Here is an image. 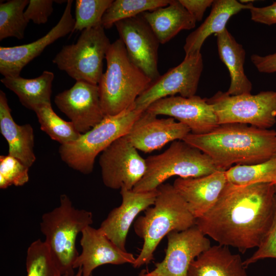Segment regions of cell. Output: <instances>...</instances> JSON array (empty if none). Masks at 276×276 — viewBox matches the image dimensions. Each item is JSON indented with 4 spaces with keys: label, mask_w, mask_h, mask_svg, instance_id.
<instances>
[{
    "label": "cell",
    "mask_w": 276,
    "mask_h": 276,
    "mask_svg": "<svg viewBox=\"0 0 276 276\" xmlns=\"http://www.w3.org/2000/svg\"><path fill=\"white\" fill-rule=\"evenodd\" d=\"M54 102L81 134L89 131L104 118L98 85L77 81L70 89L58 94Z\"/></svg>",
    "instance_id": "obj_14"
},
{
    "label": "cell",
    "mask_w": 276,
    "mask_h": 276,
    "mask_svg": "<svg viewBox=\"0 0 276 276\" xmlns=\"http://www.w3.org/2000/svg\"><path fill=\"white\" fill-rule=\"evenodd\" d=\"M171 0H116L105 12L102 26L109 29L121 20L138 16L147 11L167 6Z\"/></svg>",
    "instance_id": "obj_29"
},
{
    "label": "cell",
    "mask_w": 276,
    "mask_h": 276,
    "mask_svg": "<svg viewBox=\"0 0 276 276\" xmlns=\"http://www.w3.org/2000/svg\"><path fill=\"white\" fill-rule=\"evenodd\" d=\"M52 0H30L25 16L30 21L40 25L46 23L53 11Z\"/></svg>",
    "instance_id": "obj_35"
},
{
    "label": "cell",
    "mask_w": 276,
    "mask_h": 276,
    "mask_svg": "<svg viewBox=\"0 0 276 276\" xmlns=\"http://www.w3.org/2000/svg\"><path fill=\"white\" fill-rule=\"evenodd\" d=\"M103 183L112 189L132 190L146 171V163L137 150L123 136L102 153L99 160Z\"/></svg>",
    "instance_id": "obj_11"
},
{
    "label": "cell",
    "mask_w": 276,
    "mask_h": 276,
    "mask_svg": "<svg viewBox=\"0 0 276 276\" xmlns=\"http://www.w3.org/2000/svg\"><path fill=\"white\" fill-rule=\"evenodd\" d=\"M0 130L9 145L8 154L30 168L36 160L34 135L30 124L18 125L13 120L5 93L0 91Z\"/></svg>",
    "instance_id": "obj_21"
},
{
    "label": "cell",
    "mask_w": 276,
    "mask_h": 276,
    "mask_svg": "<svg viewBox=\"0 0 276 276\" xmlns=\"http://www.w3.org/2000/svg\"><path fill=\"white\" fill-rule=\"evenodd\" d=\"M144 111L133 104L117 114L105 116L77 141L61 145L59 152L61 159L76 171L91 173L97 155L114 141L126 135Z\"/></svg>",
    "instance_id": "obj_6"
},
{
    "label": "cell",
    "mask_w": 276,
    "mask_h": 276,
    "mask_svg": "<svg viewBox=\"0 0 276 276\" xmlns=\"http://www.w3.org/2000/svg\"><path fill=\"white\" fill-rule=\"evenodd\" d=\"M167 247L164 260L143 276H187L191 263L211 246L210 240L195 225L167 236Z\"/></svg>",
    "instance_id": "obj_12"
},
{
    "label": "cell",
    "mask_w": 276,
    "mask_h": 276,
    "mask_svg": "<svg viewBox=\"0 0 276 276\" xmlns=\"http://www.w3.org/2000/svg\"><path fill=\"white\" fill-rule=\"evenodd\" d=\"M112 0H77L73 32L102 25V19Z\"/></svg>",
    "instance_id": "obj_32"
},
{
    "label": "cell",
    "mask_w": 276,
    "mask_h": 276,
    "mask_svg": "<svg viewBox=\"0 0 276 276\" xmlns=\"http://www.w3.org/2000/svg\"><path fill=\"white\" fill-rule=\"evenodd\" d=\"M274 185L275 191V192H276V183H274Z\"/></svg>",
    "instance_id": "obj_41"
},
{
    "label": "cell",
    "mask_w": 276,
    "mask_h": 276,
    "mask_svg": "<svg viewBox=\"0 0 276 276\" xmlns=\"http://www.w3.org/2000/svg\"><path fill=\"white\" fill-rule=\"evenodd\" d=\"M203 68L200 52L185 55L179 65L151 82L136 99L135 108L145 111L157 100L177 94L185 98L195 96Z\"/></svg>",
    "instance_id": "obj_10"
},
{
    "label": "cell",
    "mask_w": 276,
    "mask_h": 276,
    "mask_svg": "<svg viewBox=\"0 0 276 276\" xmlns=\"http://www.w3.org/2000/svg\"><path fill=\"white\" fill-rule=\"evenodd\" d=\"M196 21H201L206 9L211 6L213 0H179Z\"/></svg>",
    "instance_id": "obj_37"
},
{
    "label": "cell",
    "mask_w": 276,
    "mask_h": 276,
    "mask_svg": "<svg viewBox=\"0 0 276 276\" xmlns=\"http://www.w3.org/2000/svg\"><path fill=\"white\" fill-rule=\"evenodd\" d=\"M121 205L112 209L99 227L117 246L126 251L128 231L138 214L153 205L158 194L157 189L143 192L121 188Z\"/></svg>",
    "instance_id": "obj_18"
},
{
    "label": "cell",
    "mask_w": 276,
    "mask_h": 276,
    "mask_svg": "<svg viewBox=\"0 0 276 276\" xmlns=\"http://www.w3.org/2000/svg\"><path fill=\"white\" fill-rule=\"evenodd\" d=\"M82 252L74 264V268L81 267L82 276H91L93 271L104 264L132 265L133 255L117 246L99 228L89 226L81 233Z\"/></svg>",
    "instance_id": "obj_19"
},
{
    "label": "cell",
    "mask_w": 276,
    "mask_h": 276,
    "mask_svg": "<svg viewBox=\"0 0 276 276\" xmlns=\"http://www.w3.org/2000/svg\"><path fill=\"white\" fill-rule=\"evenodd\" d=\"M147 271V270L146 269H143L142 270H141L140 271V272L139 273V274L137 275V276H143L144 274ZM93 276V275H91Z\"/></svg>",
    "instance_id": "obj_40"
},
{
    "label": "cell",
    "mask_w": 276,
    "mask_h": 276,
    "mask_svg": "<svg viewBox=\"0 0 276 276\" xmlns=\"http://www.w3.org/2000/svg\"><path fill=\"white\" fill-rule=\"evenodd\" d=\"M28 0H10L0 3V40L13 37L24 38L25 31L29 21L25 16L24 9Z\"/></svg>",
    "instance_id": "obj_30"
},
{
    "label": "cell",
    "mask_w": 276,
    "mask_h": 276,
    "mask_svg": "<svg viewBox=\"0 0 276 276\" xmlns=\"http://www.w3.org/2000/svg\"><path fill=\"white\" fill-rule=\"evenodd\" d=\"M215 36L219 58L227 67L231 77L227 93L232 96L250 93L252 83L244 72L246 53L243 46L226 28Z\"/></svg>",
    "instance_id": "obj_25"
},
{
    "label": "cell",
    "mask_w": 276,
    "mask_h": 276,
    "mask_svg": "<svg viewBox=\"0 0 276 276\" xmlns=\"http://www.w3.org/2000/svg\"><path fill=\"white\" fill-rule=\"evenodd\" d=\"M29 169L17 158L8 154L0 156V188L22 186L29 181Z\"/></svg>",
    "instance_id": "obj_33"
},
{
    "label": "cell",
    "mask_w": 276,
    "mask_h": 276,
    "mask_svg": "<svg viewBox=\"0 0 276 276\" xmlns=\"http://www.w3.org/2000/svg\"><path fill=\"white\" fill-rule=\"evenodd\" d=\"M34 111L41 130L61 145L75 142L82 135L72 122L63 120L54 111L51 103L39 106Z\"/></svg>",
    "instance_id": "obj_28"
},
{
    "label": "cell",
    "mask_w": 276,
    "mask_h": 276,
    "mask_svg": "<svg viewBox=\"0 0 276 276\" xmlns=\"http://www.w3.org/2000/svg\"><path fill=\"white\" fill-rule=\"evenodd\" d=\"M104 29L100 25L82 31L77 41L63 47L52 62L76 81L98 85L111 44Z\"/></svg>",
    "instance_id": "obj_8"
},
{
    "label": "cell",
    "mask_w": 276,
    "mask_h": 276,
    "mask_svg": "<svg viewBox=\"0 0 276 276\" xmlns=\"http://www.w3.org/2000/svg\"><path fill=\"white\" fill-rule=\"evenodd\" d=\"M62 276H68L67 275H64ZM73 276H82V270L81 267L78 268V270L76 274Z\"/></svg>",
    "instance_id": "obj_39"
},
{
    "label": "cell",
    "mask_w": 276,
    "mask_h": 276,
    "mask_svg": "<svg viewBox=\"0 0 276 276\" xmlns=\"http://www.w3.org/2000/svg\"><path fill=\"white\" fill-rule=\"evenodd\" d=\"M146 110L157 116L165 115L176 119L193 134H205L219 125L211 105L206 98L198 96L167 97L154 102Z\"/></svg>",
    "instance_id": "obj_15"
},
{
    "label": "cell",
    "mask_w": 276,
    "mask_h": 276,
    "mask_svg": "<svg viewBox=\"0 0 276 276\" xmlns=\"http://www.w3.org/2000/svg\"><path fill=\"white\" fill-rule=\"evenodd\" d=\"M54 75L45 71L33 79L17 77H4L1 82L18 97L22 105L34 110L43 104L51 103L52 82Z\"/></svg>",
    "instance_id": "obj_26"
},
{
    "label": "cell",
    "mask_w": 276,
    "mask_h": 276,
    "mask_svg": "<svg viewBox=\"0 0 276 276\" xmlns=\"http://www.w3.org/2000/svg\"><path fill=\"white\" fill-rule=\"evenodd\" d=\"M225 171L219 170L201 177H178L174 180L173 187L196 219L209 211L218 200L227 182Z\"/></svg>",
    "instance_id": "obj_20"
},
{
    "label": "cell",
    "mask_w": 276,
    "mask_h": 276,
    "mask_svg": "<svg viewBox=\"0 0 276 276\" xmlns=\"http://www.w3.org/2000/svg\"><path fill=\"white\" fill-rule=\"evenodd\" d=\"M73 1L68 0L58 23L44 36L20 45L0 47V73L4 77L19 76L22 68L50 44L72 33L75 18L72 15Z\"/></svg>",
    "instance_id": "obj_16"
},
{
    "label": "cell",
    "mask_w": 276,
    "mask_h": 276,
    "mask_svg": "<svg viewBox=\"0 0 276 276\" xmlns=\"http://www.w3.org/2000/svg\"><path fill=\"white\" fill-rule=\"evenodd\" d=\"M105 59L98 84L100 99L104 116H114L134 104L152 81L131 61L120 38L111 43Z\"/></svg>",
    "instance_id": "obj_4"
},
{
    "label": "cell",
    "mask_w": 276,
    "mask_h": 276,
    "mask_svg": "<svg viewBox=\"0 0 276 276\" xmlns=\"http://www.w3.org/2000/svg\"><path fill=\"white\" fill-rule=\"evenodd\" d=\"M252 3L244 4L236 0H215L209 15L204 22L186 38L183 50L186 55L200 52L206 39L226 29V25L233 15L244 9H249Z\"/></svg>",
    "instance_id": "obj_23"
},
{
    "label": "cell",
    "mask_w": 276,
    "mask_h": 276,
    "mask_svg": "<svg viewBox=\"0 0 276 276\" xmlns=\"http://www.w3.org/2000/svg\"><path fill=\"white\" fill-rule=\"evenodd\" d=\"M206 100L219 125L239 123L268 129L276 123V91L235 96L219 91Z\"/></svg>",
    "instance_id": "obj_9"
},
{
    "label": "cell",
    "mask_w": 276,
    "mask_h": 276,
    "mask_svg": "<svg viewBox=\"0 0 276 276\" xmlns=\"http://www.w3.org/2000/svg\"><path fill=\"white\" fill-rule=\"evenodd\" d=\"M266 258L276 259V194L274 197V216L272 224L256 251L243 261L247 268L260 260Z\"/></svg>",
    "instance_id": "obj_34"
},
{
    "label": "cell",
    "mask_w": 276,
    "mask_h": 276,
    "mask_svg": "<svg viewBox=\"0 0 276 276\" xmlns=\"http://www.w3.org/2000/svg\"><path fill=\"white\" fill-rule=\"evenodd\" d=\"M93 223V213L75 208L65 194L60 195L58 206L42 216L40 231L62 275H74L77 236Z\"/></svg>",
    "instance_id": "obj_5"
},
{
    "label": "cell",
    "mask_w": 276,
    "mask_h": 276,
    "mask_svg": "<svg viewBox=\"0 0 276 276\" xmlns=\"http://www.w3.org/2000/svg\"><path fill=\"white\" fill-rule=\"evenodd\" d=\"M251 61L260 73L276 72V52L265 56L253 54L251 56Z\"/></svg>",
    "instance_id": "obj_38"
},
{
    "label": "cell",
    "mask_w": 276,
    "mask_h": 276,
    "mask_svg": "<svg viewBox=\"0 0 276 276\" xmlns=\"http://www.w3.org/2000/svg\"><path fill=\"white\" fill-rule=\"evenodd\" d=\"M145 160L146 171L133 188L135 192L156 190L173 176L198 177L219 170L209 156L182 140L172 142L164 152Z\"/></svg>",
    "instance_id": "obj_7"
},
{
    "label": "cell",
    "mask_w": 276,
    "mask_h": 276,
    "mask_svg": "<svg viewBox=\"0 0 276 276\" xmlns=\"http://www.w3.org/2000/svg\"><path fill=\"white\" fill-rule=\"evenodd\" d=\"M187 276H247L241 257L227 246H211L191 264Z\"/></svg>",
    "instance_id": "obj_22"
},
{
    "label": "cell",
    "mask_w": 276,
    "mask_h": 276,
    "mask_svg": "<svg viewBox=\"0 0 276 276\" xmlns=\"http://www.w3.org/2000/svg\"><path fill=\"white\" fill-rule=\"evenodd\" d=\"M160 43L165 44L183 30L195 28L196 20L179 0H171L166 6L141 14Z\"/></svg>",
    "instance_id": "obj_24"
},
{
    "label": "cell",
    "mask_w": 276,
    "mask_h": 276,
    "mask_svg": "<svg viewBox=\"0 0 276 276\" xmlns=\"http://www.w3.org/2000/svg\"><path fill=\"white\" fill-rule=\"evenodd\" d=\"M251 14V19L255 22L267 25L276 24V2L271 5L257 7L252 5L249 9Z\"/></svg>",
    "instance_id": "obj_36"
},
{
    "label": "cell",
    "mask_w": 276,
    "mask_h": 276,
    "mask_svg": "<svg viewBox=\"0 0 276 276\" xmlns=\"http://www.w3.org/2000/svg\"><path fill=\"white\" fill-rule=\"evenodd\" d=\"M182 140L209 156L221 170L276 157V131L247 124H221L205 134L190 133Z\"/></svg>",
    "instance_id": "obj_2"
},
{
    "label": "cell",
    "mask_w": 276,
    "mask_h": 276,
    "mask_svg": "<svg viewBox=\"0 0 276 276\" xmlns=\"http://www.w3.org/2000/svg\"><path fill=\"white\" fill-rule=\"evenodd\" d=\"M26 266L27 276H62L49 247L40 239L28 247Z\"/></svg>",
    "instance_id": "obj_31"
},
{
    "label": "cell",
    "mask_w": 276,
    "mask_h": 276,
    "mask_svg": "<svg viewBox=\"0 0 276 276\" xmlns=\"http://www.w3.org/2000/svg\"><path fill=\"white\" fill-rule=\"evenodd\" d=\"M152 206L145 211L134 223L135 234L144 241L143 247L132 266L149 264L161 240L171 232H180L196 224V218L187 202L173 185L163 183Z\"/></svg>",
    "instance_id": "obj_3"
},
{
    "label": "cell",
    "mask_w": 276,
    "mask_h": 276,
    "mask_svg": "<svg viewBox=\"0 0 276 276\" xmlns=\"http://www.w3.org/2000/svg\"><path fill=\"white\" fill-rule=\"evenodd\" d=\"M275 194L272 183L237 186L227 182L215 205L195 225L219 245L244 254L258 247L270 227Z\"/></svg>",
    "instance_id": "obj_1"
},
{
    "label": "cell",
    "mask_w": 276,
    "mask_h": 276,
    "mask_svg": "<svg viewBox=\"0 0 276 276\" xmlns=\"http://www.w3.org/2000/svg\"><path fill=\"white\" fill-rule=\"evenodd\" d=\"M228 182L237 186L276 183V157L254 165H236L225 170Z\"/></svg>",
    "instance_id": "obj_27"
},
{
    "label": "cell",
    "mask_w": 276,
    "mask_h": 276,
    "mask_svg": "<svg viewBox=\"0 0 276 276\" xmlns=\"http://www.w3.org/2000/svg\"><path fill=\"white\" fill-rule=\"evenodd\" d=\"M191 133L185 124L172 117L159 119L144 111L134 123L126 136L138 150L151 152L163 148L170 142L182 140Z\"/></svg>",
    "instance_id": "obj_17"
},
{
    "label": "cell",
    "mask_w": 276,
    "mask_h": 276,
    "mask_svg": "<svg viewBox=\"0 0 276 276\" xmlns=\"http://www.w3.org/2000/svg\"><path fill=\"white\" fill-rule=\"evenodd\" d=\"M131 61L154 81L160 75L158 70L157 37L140 14L114 24Z\"/></svg>",
    "instance_id": "obj_13"
}]
</instances>
